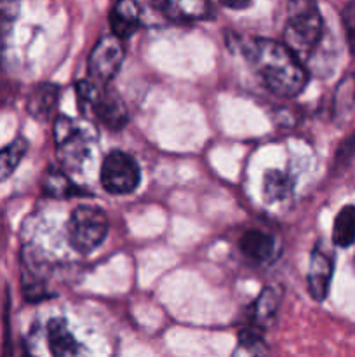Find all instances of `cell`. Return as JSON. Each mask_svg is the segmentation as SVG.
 <instances>
[{
    "instance_id": "6da1fadb",
    "label": "cell",
    "mask_w": 355,
    "mask_h": 357,
    "mask_svg": "<svg viewBox=\"0 0 355 357\" xmlns=\"http://www.w3.org/2000/svg\"><path fill=\"white\" fill-rule=\"evenodd\" d=\"M242 52L260 82L275 96L294 98L308 84V72L301 59L271 38H249Z\"/></svg>"
},
{
    "instance_id": "8fae6325",
    "label": "cell",
    "mask_w": 355,
    "mask_h": 357,
    "mask_svg": "<svg viewBox=\"0 0 355 357\" xmlns=\"http://www.w3.org/2000/svg\"><path fill=\"white\" fill-rule=\"evenodd\" d=\"M47 344L52 357H79L80 354V344L61 317L49 321Z\"/></svg>"
},
{
    "instance_id": "ba28073f",
    "label": "cell",
    "mask_w": 355,
    "mask_h": 357,
    "mask_svg": "<svg viewBox=\"0 0 355 357\" xmlns=\"http://www.w3.org/2000/svg\"><path fill=\"white\" fill-rule=\"evenodd\" d=\"M157 10L176 23L205 21L214 16L211 0H153Z\"/></svg>"
},
{
    "instance_id": "7c38bea8",
    "label": "cell",
    "mask_w": 355,
    "mask_h": 357,
    "mask_svg": "<svg viewBox=\"0 0 355 357\" xmlns=\"http://www.w3.org/2000/svg\"><path fill=\"white\" fill-rule=\"evenodd\" d=\"M282 291L277 286H267L258 296L256 302L251 309V319H253V330L261 331L267 328L277 316L278 305H281Z\"/></svg>"
},
{
    "instance_id": "4fadbf2b",
    "label": "cell",
    "mask_w": 355,
    "mask_h": 357,
    "mask_svg": "<svg viewBox=\"0 0 355 357\" xmlns=\"http://www.w3.org/2000/svg\"><path fill=\"white\" fill-rule=\"evenodd\" d=\"M58 86H54V84L51 82L38 84V86H35L33 89H31V93L28 94V114L33 119H37V121H49L51 114L54 112L56 105H58Z\"/></svg>"
},
{
    "instance_id": "52a82bcc",
    "label": "cell",
    "mask_w": 355,
    "mask_h": 357,
    "mask_svg": "<svg viewBox=\"0 0 355 357\" xmlns=\"http://www.w3.org/2000/svg\"><path fill=\"white\" fill-rule=\"evenodd\" d=\"M124 58L125 49L120 38H117L115 35L101 37L90 51L89 61H87L90 82L106 87L120 70Z\"/></svg>"
},
{
    "instance_id": "277c9868",
    "label": "cell",
    "mask_w": 355,
    "mask_h": 357,
    "mask_svg": "<svg viewBox=\"0 0 355 357\" xmlns=\"http://www.w3.org/2000/svg\"><path fill=\"white\" fill-rule=\"evenodd\" d=\"M52 135L61 166L68 171L82 167L96 138V132L90 129V126L79 124L73 119L59 115L52 124Z\"/></svg>"
},
{
    "instance_id": "e0dca14e",
    "label": "cell",
    "mask_w": 355,
    "mask_h": 357,
    "mask_svg": "<svg viewBox=\"0 0 355 357\" xmlns=\"http://www.w3.org/2000/svg\"><path fill=\"white\" fill-rule=\"evenodd\" d=\"M42 188H44L49 197L68 199L75 197V195H82V190L72 180H68V176L63 171L56 169L47 171V174L42 180Z\"/></svg>"
},
{
    "instance_id": "9a60e30c",
    "label": "cell",
    "mask_w": 355,
    "mask_h": 357,
    "mask_svg": "<svg viewBox=\"0 0 355 357\" xmlns=\"http://www.w3.org/2000/svg\"><path fill=\"white\" fill-rule=\"evenodd\" d=\"M17 17H19V0H0V61L9 51Z\"/></svg>"
},
{
    "instance_id": "5b68a950",
    "label": "cell",
    "mask_w": 355,
    "mask_h": 357,
    "mask_svg": "<svg viewBox=\"0 0 355 357\" xmlns=\"http://www.w3.org/2000/svg\"><path fill=\"white\" fill-rule=\"evenodd\" d=\"M108 218L100 208L79 206L66 223L68 243L77 253L89 255L100 246L108 234Z\"/></svg>"
},
{
    "instance_id": "8992f818",
    "label": "cell",
    "mask_w": 355,
    "mask_h": 357,
    "mask_svg": "<svg viewBox=\"0 0 355 357\" xmlns=\"http://www.w3.org/2000/svg\"><path fill=\"white\" fill-rule=\"evenodd\" d=\"M101 185L108 194L127 195L139 185V166L129 153L113 150L101 166Z\"/></svg>"
},
{
    "instance_id": "30bf717a",
    "label": "cell",
    "mask_w": 355,
    "mask_h": 357,
    "mask_svg": "<svg viewBox=\"0 0 355 357\" xmlns=\"http://www.w3.org/2000/svg\"><path fill=\"white\" fill-rule=\"evenodd\" d=\"M111 35L120 40L132 37L141 26V7L136 0H117L110 13Z\"/></svg>"
},
{
    "instance_id": "d6986e66",
    "label": "cell",
    "mask_w": 355,
    "mask_h": 357,
    "mask_svg": "<svg viewBox=\"0 0 355 357\" xmlns=\"http://www.w3.org/2000/svg\"><path fill=\"white\" fill-rule=\"evenodd\" d=\"M292 194V181L282 171L271 169L265 173L263 195L268 202H281Z\"/></svg>"
},
{
    "instance_id": "ffe728a7",
    "label": "cell",
    "mask_w": 355,
    "mask_h": 357,
    "mask_svg": "<svg viewBox=\"0 0 355 357\" xmlns=\"http://www.w3.org/2000/svg\"><path fill=\"white\" fill-rule=\"evenodd\" d=\"M28 152V142L24 138L14 139L7 146L0 149V183L10 176L19 166Z\"/></svg>"
},
{
    "instance_id": "9c48e42d",
    "label": "cell",
    "mask_w": 355,
    "mask_h": 357,
    "mask_svg": "<svg viewBox=\"0 0 355 357\" xmlns=\"http://www.w3.org/2000/svg\"><path fill=\"white\" fill-rule=\"evenodd\" d=\"M331 279H333V260L320 248H315L310 257L308 275H306L310 296L317 302H322L329 291Z\"/></svg>"
},
{
    "instance_id": "5bb4252c",
    "label": "cell",
    "mask_w": 355,
    "mask_h": 357,
    "mask_svg": "<svg viewBox=\"0 0 355 357\" xmlns=\"http://www.w3.org/2000/svg\"><path fill=\"white\" fill-rule=\"evenodd\" d=\"M239 248L244 257L261 264V261H267L274 255L275 239L270 234H265L261 230H247L240 237Z\"/></svg>"
},
{
    "instance_id": "44dd1931",
    "label": "cell",
    "mask_w": 355,
    "mask_h": 357,
    "mask_svg": "<svg viewBox=\"0 0 355 357\" xmlns=\"http://www.w3.org/2000/svg\"><path fill=\"white\" fill-rule=\"evenodd\" d=\"M232 357H268V349L261 337V331L253 330V328L240 331L239 344Z\"/></svg>"
},
{
    "instance_id": "3957f363",
    "label": "cell",
    "mask_w": 355,
    "mask_h": 357,
    "mask_svg": "<svg viewBox=\"0 0 355 357\" xmlns=\"http://www.w3.org/2000/svg\"><path fill=\"white\" fill-rule=\"evenodd\" d=\"M77 103L79 112L89 121H96L104 128L117 131L127 122V108L122 98L110 87L96 86L90 80L77 84Z\"/></svg>"
},
{
    "instance_id": "ac0fdd59",
    "label": "cell",
    "mask_w": 355,
    "mask_h": 357,
    "mask_svg": "<svg viewBox=\"0 0 355 357\" xmlns=\"http://www.w3.org/2000/svg\"><path fill=\"white\" fill-rule=\"evenodd\" d=\"M355 107V75H345L338 84L333 98V117L336 121L347 117Z\"/></svg>"
},
{
    "instance_id": "7a4b0ae2",
    "label": "cell",
    "mask_w": 355,
    "mask_h": 357,
    "mask_svg": "<svg viewBox=\"0 0 355 357\" xmlns=\"http://www.w3.org/2000/svg\"><path fill=\"white\" fill-rule=\"evenodd\" d=\"M322 14L315 0H289L284 44L301 61L310 58L322 37Z\"/></svg>"
},
{
    "instance_id": "2e32d148",
    "label": "cell",
    "mask_w": 355,
    "mask_h": 357,
    "mask_svg": "<svg viewBox=\"0 0 355 357\" xmlns=\"http://www.w3.org/2000/svg\"><path fill=\"white\" fill-rule=\"evenodd\" d=\"M333 241L338 248H350L355 243V206L341 208L333 225Z\"/></svg>"
},
{
    "instance_id": "7402d4cb",
    "label": "cell",
    "mask_w": 355,
    "mask_h": 357,
    "mask_svg": "<svg viewBox=\"0 0 355 357\" xmlns=\"http://www.w3.org/2000/svg\"><path fill=\"white\" fill-rule=\"evenodd\" d=\"M341 23H343L345 33H347L348 47L355 54V0L348 2L341 10Z\"/></svg>"
},
{
    "instance_id": "603a6c76",
    "label": "cell",
    "mask_w": 355,
    "mask_h": 357,
    "mask_svg": "<svg viewBox=\"0 0 355 357\" xmlns=\"http://www.w3.org/2000/svg\"><path fill=\"white\" fill-rule=\"evenodd\" d=\"M221 6L228 7V9H235V10H242L247 9L251 6V0H218Z\"/></svg>"
}]
</instances>
